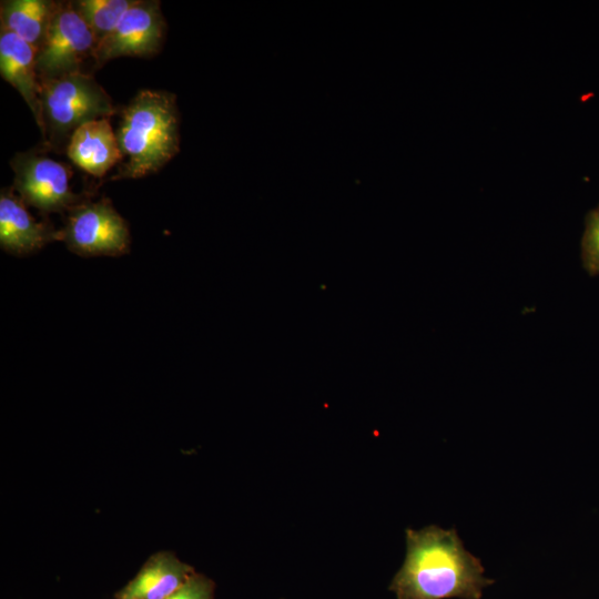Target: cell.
I'll list each match as a JSON object with an SVG mask.
<instances>
[{
  "instance_id": "1",
  "label": "cell",
  "mask_w": 599,
  "mask_h": 599,
  "mask_svg": "<svg viewBox=\"0 0 599 599\" xmlns=\"http://www.w3.org/2000/svg\"><path fill=\"white\" fill-rule=\"evenodd\" d=\"M406 548L405 561L389 585L397 599H480L483 589L494 583L455 529L434 525L407 529Z\"/></svg>"
},
{
  "instance_id": "2",
  "label": "cell",
  "mask_w": 599,
  "mask_h": 599,
  "mask_svg": "<svg viewBox=\"0 0 599 599\" xmlns=\"http://www.w3.org/2000/svg\"><path fill=\"white\" fill-rule=\"evenodd\" d=\"M179 110L173 93L142 90L121 111L115 132L123 156L112 180L139 179L161 170L180 151Z\"/></svg>"
},
{
  "instance_id": "3",
  "label": "cell",
  "mask_w": 599,
  "mask_h": 599,
  "mask_svg": "<svg viewBox=\"0 0 599 599\" xmlns=\"http://www.w3.org/2000/svg\"><path fill=\"white\" fill-rule=\"evenodd\" d=\"M42 151H65L73 132L90 121L109 119L118 111L111 97L83 71L39 80Z\"/></svg>"
},
{
  "instance_id": "4",
  "label": "cell",
  "mask_w": 599,
  "mask_h": 599,
  "mask_svg": "<svg viewBox=\"0 0 599 599\" xmlns=\"http://www.w3.org/2000/svg\"><path fill=\"white\" fill-rule=\"evenodd\" d=\"M60 241L81 256H120L130 251V231L109 199H84L67 212Z\"/></svg>"
},
{
  "instance_id": "5",
  "label": "cell",
  "mask_w": 599,
  "mask_h": 599,
  "mask_svg": "<svg viewBox=\"0 0 599 599\" xmlns=\"http://www.w3.org/2000/svg\"><path fill=\"white\" fill-rule=\"evenodd\" d=\"M41 149L17 153L10 161L12 189L26 203L44 214L67 213L83 201L70 186V166L44 155Z\"/></svg>"
},
{
  "instance_id": "6",
  "label": "cell",
  "mask_w": 599,
  "mask_h": 599,
  "mask_svg": "<svg viewBox=\"0 0 599 599\" xmlns=\"http://www.w3.org/2000/svg\"><path fill=\"white\" fill-rule=\"evenodd\" d=\"M97 38L71 1H58L44 39L37 50L39 80L53 79L82 71L92 58Z\"/></svg>"
},
{
  "instance_id": "7",
  "label": "cell",
  "mask_w": 599,
  "mask_h": 599,
  "mask_svg": "<svg viewBox=\"0 0 599 599\" xmlns=\"http://www.w3.org/2000/svg\"><path fill=\"white\" fill-rule=\"evenodd\" d=\"M166 23L160 1L134 0L113 31L93 52L94 67L101 68L120 57L149 58L156 54L165 38Z\"/></svg>"
},
{
  "instance_id": "8",
  "label": "cell",
  "mask_w": 599,
  "mask_h": 599,
  "mask_svg": "<svg viewBox=\"0 0 599 599\" xmlns=\"http://www.w3.org/2000/svg\"><path fill=\"white\" fill-rule=\"evenodd\" d=\"M12 187L0 193V245L13 255H28L60 241V230L37 221Z\"/></svg>"
},
{
  "instance_id": "9",
  "label": "cell",
  "mask_w": 599,
  "mask_h": 599,
  "mask_svg": "<svg viewBox=\"0 0 599 599\" xmlns=\"http://www.w3.org/2000/svg\"><path fill=\"white\" fill-rule=\"evenodd\" d=\"M67 155L87 173L102 177L123 158L109 119L84 123L71 135Z\"/></svg>"
},
{
  "instance_id": "10",
  "label": "cell",
  "mask_w": 599,
  "mask_h": 599,
  "mask_svg": "<svg viewBox=\"0 0 599 599\" xmlns=\"http://www.w3.org/2000/svg\"><path fill=\"white\" fill-rule=\"evenodd\" d=\"M37 49L0 29V74L24 99L41 131V102L39 78L35 67Z\"/></svg>"
},
{
  "instance_id": "11",
  "label": "cell",
  "mask_w": 599,
  "mask_h": 599,
  "mask_svg": "<svg viewBox=\"0 0 599 599\" xmlns=\"http://www.w3.org/2000/svg\"><path fill=\"white\" fill-rule=\"evenodd\" d=\"M193 573L172 555L159 554L119 593V599H166Z\"/></svg>"
},
{
  "instance_id": "12",
  "label": "cell",
  "mask_w": 599,
  "mask_h": 599,
  "mask_svg": "<svg viewBox=\"0 0 599 599\" xmlns=\"http://www.w3.org/2000/svg\"><path fill=\"white\" fill-rule=\"evenodd\" d=\"M57 6L58 2L51 0L1 1L0 29L16 34L38 50Z\"/></svg>"
},
{
  "instance_id": "13",
  "label": "cell",
  "mask_w": 599,
  "mask_h": 599,
  "mask_svg": "<svg viewBox=\"0 0 599 599\" xmlns=\"http://www.w3.org/2000/svg\"><path fill=\"white\" fill-rule=\"evenodd\" d=\"M71 2L88 23L99 43L113 31L134 0H78Z\"/></svg>"
},
{
  "instance_id": "14",
  "label": "cell",
  "mask_w": 599,
  "mask_h": 599,
  "mask_svg": "<svg viewBox=\"0 0 599 599\" xmlns=\"http://www.w3.org/2000/svg\"><path fill=\"white\" fill-rule=\"evenodd\" d=\"M581 257L585 270L590 275L599 274V205L586 216L581 240Z\"/></svg>"
},
{
  "instance_id": "15",
  "label": "cell",
  "mask_w": 599,
  "mask_h": 599,
  "mask_svg": "<svg viewBox=\"0 0 599 599\" xmlns=\"http://www.w3.org/2000/svg\"><path fill=\"white\" fill-rule=\"evenodd\" d=\"M166 599H213V582L193 573Z\"/></svg>"
}]
</instances>
